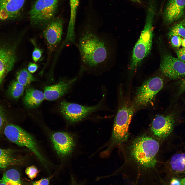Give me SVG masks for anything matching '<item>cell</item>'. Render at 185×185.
Here are the masks:
<instances>
[{"mask_svg": "<svg viewBox=\"0 0 185 185\" xmlns=\"http://www.w3.org/2000/svg\"><path fill=\"white\" fill-rule=\"evenodd\" d=\"M100 31L99 27L88 23L80 29L77 44L81 70L104 67L111 60L112 42L109 35Z\"/></svg>", "mask_w": 185, "mask_h": 185, "instance_id": "1", "label": "cell"}, {"mask_svg": "<svg viewBox=\"0 0 185 185\" xmlns=\"http://www.w3.org/2000/svg\"><path fill=\"white\" fill-rule=\"evenodd\" d=\"M158 141L151 137L143 136L136 139L130 147V154L134 160L145 168L155 166L159 150Z\"/></svg>", "mask_w": 185, "mask_h": 185, "instance_id": "2", "label": "cell"}, {"mask_svg": "<svg viewBox=\"0 0 185 185\" xmlns=\"http://www.w3.org/2000/svg\"><path fill=\"white\" fill-rule=\"evenodd\" d=\"M155 14L147 12L146 21L139 38L133 48L130 68L135 70L151 50L153 37V23Z\"/></svg>", "mask_w": 185, "mask_h": 185, "instance_id": "3", "label": "cell"}, {"mask_svg": "<svg viewBox=\"0 0 185 185\" xmlns=\"http://www.w3.org/2000/svg\"><path fill=\"white\" fill-rule=\"evenodd\" d=\"M134 112L133 106L123 104L119 106L113 125L111 137L113 144H119L127 140L129 125Z\"/></svg>", "mask_w": 185, "mask_h": 185, "instance_id": "4", "label": "cell"}, {"mask_svg": "<svg viewBox=\"0 0 185 185\" xmlns=\"http://www.w3.org/2000/svg\"><path fill=\"white\" fill-rule=\"evenodd\" d=\"M4 132L9 140L19 146L28 148L45 165L47 161L41 153L35 139L30 134L21 127L11 124L6 125Z\"/></svg>", "mask_w": 185, "mask_h": 185, "instance_id": "5", "label": "cell"}, {"mask_svg": "<svg viewBox=\"0 0 185 185\" xmlns=\"http://www.w3.org/2000/svg\"><path fill=\"white\" fill-rule=\"evenodd\" d=\"M59 0H37L29 12L31 24L43 27L53 18Z\"/></svg>", "mask_w": 185, "mask_h": 185, "instance_id": "6", "label": "cell"}, {"mask_svg": "<svg viewBox=\"0 0 185 185\" xmlns=\"http://www.w3.org/2000/svg\"><path fill=\"white\" fill-rule=\"evenodd\" d=\"M102 104L100 101L95 105L87 106L64 101L60 104V109L61 114L66 120L73 123L80 121L92 113L101 109Z\"/></svg>", "mask_w": 185, "mask_h": 185, "instance_id": "7", "label": "cell"}, {"mask_svg": "<svg viewBox=\"0 0 185 185\" xmlns=\"http://www.w3.org/2000/svg\"><path fill=\"white\" fill-rule=\"evenodd\" d=\"M163 80L160 77H155L149 79L138 89L135 98V103L139 106H146L153 100L162 89Z\"/></svg>", "mask_w": 185, "mask_h": 185, "instance_id": "8", "label": "cell"}, {"mask_svg": "<svg viewBox=\"0 0 185 185\" xmlns=\"http://www.w3.org/2000/svg\"><path fill=\"white\" fill-rule=\"evenodd\" d=\"M63 21L60 18H53L44 28L43 35L50 51H54L61 41Z\"/></svg>", "mask_w": 185, "mask_h": 185, "instance_id": "9", "label": "cell"}, {"mask_svg": "<svg viewBox=\"0 0 185 185\" xmlns=\"http://www.w3.org/2000/svg\"><path fill=\"white\" fill-rule=\"evenodd\" d=\"M160 69L166 77L172 79H177L185 76V63L178 58L165 54L162 58Z\"/></svg>", "mask_w": 185, "mask_h": 185, "instance_id": "10", "label": "cell"}, {"mask_svg": "<svg viewBox=\"0 0 185 185\" xmlns=\"http://www.w3.org/2000/svg\"><path fill=\"white\" fill-rule=\"evenodd\" d=\"M54 147L58 155L61 157L70 154L75 146L72 136L64 132H57L53 134L51 137Z\"/></svg>", "mask_w": 185, "mask_h": 185, "instance_id": "11", "label": "cell"}, {"mask_svg": "<svg viewBox=\"0 0 185 185\" xmlns=\"http://www.w3.org/2000/svg\"><path fill=\"white\" fill-rule=\"evenodd\" d=\"M174 122V119L172 115H158L153 120L150 130L156 136L164 139L167 137L172 132Z\"/></svg>", "mask_w": 185, "mask_h": 185, "instance_id": "12", "label": "cell"}, {"mask_svg": "<svg viewBox=\"0 0 185 185\" xmlns=\"http://www.w3.org/2000/svg\"><path fill=\"white\" fill-rule=\"evenodd\" d=\"M185 8V0H168L163 12L164 22L171 23L180 18Z\"/></svg>", "mask_w": 185, "mask_h": 185, "instance_id": "13", "label": "cell"}, {"mask_svg": "<svg viewBox=\"0 0 185 185\" xmlns=\"http://www.w3.org/2000/svg\"><path fill=\"white\" fill-rule=\"evenodd\" d=\"M25 1V0H0V20L18 17Z\"/></svg>", "mask_w": 185, "mask_h": 185, "instance_id": "14", "label": "cell"}, {"mask_svg": "<svg viewBox=\"0 0 185 185\" xmlns=\"http://www.w3.org/2000/svg\"><path fill=\"white\" fill-rule=\"evenodd\" d=\"M75 78L63 80L57 84L45 87L44 93L45 99L53 101L56 100L67 92L76 80Z\"/></svg>", "mask_w": 185, "mask_h": 185, "instance_id": "15", "label": "cell"}, {"mask_svg": "<svg viewBox=\"0 0 185 185\" xmlns=\"http://www.w3.org/2000/svg\"><path fill=\"white\" fill-rule=\"evenodd\" d=\"M16 58L13 51L0 48V84L13 67Z\"/></svg>", "mask_w": 185, "mask_h": 185, "instance_id": "16", "label": "cell"}, {"mask_svg": "<svg viewBox=\"0 0 185 185\" xmlns=\"http://www.w3.org/2000/svg\"><path fill=\"white\" fill-rule=\"evenodd\" d=\"M44 99V92L31 88L26 90L23 101L27 107L33 108L40 105Z\"/></svg>", "mask_w": 185, "mask_h": 185, "instance_id": "17", "label": "cell"}, {"mask_svg": "<svg viewBox=\"0 0 185 185\" xmlns=\"http://www.w3.org/2000/svg\"><path fill=\"white\" fill-rule=\"evenodd\" d=\"M169 164L171 169L175 173H185V153L174 155L171 158Z\"/></svg>", "mask_w": 185, "mask_h": 185, "instance_id": "18", "label": "cell"}, {"mask_svg": "<svg viewBox=\"0 0 185 185\" xmlns=\"http://www.w3.org/2000/svg\"><path fill=\"white\" fill-rule=\"evenodd\" d=\"M79 0H69L70 8V15L66 34L69 38H72L75 36V24L77 10Z\"/></svg>", "mask_w": 185, "mask_h": 185, "instance_id": "19", "label": "cell"}, {"mask_svg": "<svg viewBox=\"0 0 185 185\" xmlns=\"http://www.w3.org/2000/svg\"><path fill=\"white\" fill-rule=\"evenodd\" d=\"M19 161L14 156L12 150L0 148V169L15 164Z\"/></svg>", "mask_w": 185, "mask_h": 185, "instance_id": "20", "label": "cell"}, {"mask_svg": "<svg viewBox=\"0 0 185 185\" xmlns=\"http://www.w3.org/2000/svg\"><path fill=\"white\" fill-rule=\"evenodd\" d=\"M0 185H22L18 172L14 169L7 170L0 180Z\"/></svg>", "mask_w": 185, "mask_h": 185, "instance_id": "21", "label": "cell"}, {"mask_svg": "<svg viewBox=\"0 0 185 185\" xmlns=\"http://www.w3.org/2000/svg\"><path fill=\"white\" fill-rule=\"evenodd\" d=\"M16 78L17 81L24 86L36 80V78L25 68L21 69L18 72Z\"/></svg>", "mask_w": 185, "mask_h": 185, "instance_id": "22", "label": "cell"}, {"mask_svg": "<svg viewBox=\"0 0 185 185\" xmlns=\"http://www.w3.org/2000/svg\"><path fill=\"white\" fill-rule=\"evenodd\" d=\"M24 90V86L17 81H13L11 84L9 91L11 96L13 98H19L23 94Z\"/></svg>", "mask_w": 185, "mask_h": 185, "instance_id": "23", "label": "cell"}, {"mask_svg": "<svg viewBox=\"0 0 185 185\" xmlns=\"http://www.w3.org/2000/svg\"><path fill=\"white\" fill-rule=\"evenodd\" d=\"M169 38L174 36H178L185 38V27L182 23L176 24L172 27L168 33Z\"/></svg>", "mask_w": 185, "mask_h": 185, "instance_id": "24", "label": "cell"}, {"mask_svg": "<svg viewBox=\"0 0 185 185\" xmlns=\"http://www.w3.org/2000/svg\"><path fill=\"white\" fill-rule=\"evenodd\" d=\"M38 172L37 168L34 166H31L27 167L25 170V173L28 177L33 180L36 176Z\"/></svg>", "mask_w": 185, "mask_h": 185, "instance_id": "25", "label": "cell"}, {"mask_svg": "<svg viewBox=\"0 0 185 185\" xmlns=\"http://www.w3.org/2000/svg\"><path fill=\"white\" fill-rule=\"evenodd\" d=\"M33 43L35 47L32 53V58L33 61L35 62H37L41 58L42 53V50L35 45L34 42L31 41Z\"/></svg>", "mask_w": 185, "mask_h": 185, "instance_id": "26", "label": "cell"}, {"mask_svg": "<svg viewBox=\"0 0 185 185\" xmlns=\"http://www.w3.org/2000/svg\"><path fill=\"white\" fill-rule=\"evenodd\" d=\"M172 45L175 47L178 48L181 45L182 38L180 36H174L170 38Z\"/></svg>", "mask_w": 185, "mask_h": 185, "instance_id": "27", "label": "cell"}, {"mask_svg": "<svg viewBox=\"0 0 185 185\" xmlns=\"http://www.w3.org/2000/svg\"><path fill=\"white\" fill-rule=\"evenodd\" d=\"M178 58L181 61L185 63V53L184 48H181L176 51Z\"/></svg>", "mask_w": 185, "mask_h": 185, "instance_id": "28", "label": "cell"}, {"mask_svg": "<svg viewBox=\"0 0 185 185\" xmlns=\"http://www.w3.org/2000/svg\"><path fill=\"white\" fill-rule=\"evenodd\" d=\"M49 178H43L33 182V185H49Z\"/></svg>", "mask_w": 185, "mask_h": 185, "instance_id": "29", "label": "cell"}, {"mask_svg": "<svg viewBox=\"0 0 185 185\" xmlns=\"http://www.w3.org/2000/svg\"><path fill=\"white\" fill-rule=\"evenodd\" d=\"M37 68L38 66L35 63L30 62L28 66L27 69L30 73H33L35 72L37 70Z\"/></svg>", "mask_w": 185, "mask_h": 185, "instance_id": "30", "label": "cell"}, {"mask_svg": "<svg viewBox=\"0 0 185 185\" xmlns=\"http://www.w3.org/2000/svg\"><path fill=\"white\" fill-rule=\"evenodd\" d=\"M5 119L4 112L0 106V129L3 125Z\"/></svg>", "mask_w": 185, "mask_h": 185, "instance_id": "31", "label": "cell"}, {"mask_svg": "<svg viewBox=\"0 0 185 185\" xmlns=\"http://www.w3.org/2000/svg\"><path fill=\"white\" fill-rule=\"evenodd\" d=\"M181 179L176 178H173L171 180L170 185H181Z\"/></svg>", "mask_w": 185, "mask_h": 185, "instance_id": "32", "label": "cell"}, {"mask_svg": "<svg viewBox=\"0 0 185 185\" xmlns=\"http://www.w3.org/2000/svg\"><path fill=\"white\" fill-rule=\"evenodd\" d=\"M180 88V93L185 91V78L181 82Z\"/></svg>", "mask_w": 185, "mask_h": 185, "instance_id": "33", "label": "cell"}, {"mask_svg": "<svg viewBox=\"0 0 185 185\" xmlns=\"http://www.w3.org/2000/svg\"><path fill=\"white\" fill-rule=\"evenodd\" d=\"M71 185H82V184L78 183L73 177H72Z\"/></svg>", "mask_w": 185, "mask_h": 185, "instance_id": "34", "label": "cell"}, {"mask_svg": "<svg viewBox=\"0 0 185 185\" xmlns=\"http://www.w3.org/2000/svg\"><path fill=\"white\" fill-rule=\"evenodd\" d=\"M181 185H185V178L181 179Z\"/></svg>", "mask_w": 185, "mask_h": 185, "instance_id": "35", "label": "cell"}, {"mask_svg": "<svg viewBox=\"0 0 185 185\" xmlns=\"http://www.w3.org/2000/svg\"><path fill=\"white\" fill-rule=\"evenodd\" d=\"M181 45L184 48H185V38L182 39Z\"/></svg>", "mask_w": 185, "mask_h": 185, "instance_id": "36", "label": "cell"}, {"mask_svg": "<svg viewBox=\"0 0 185 185\" xmlns=\"http://www.w3.org/2000/svg\"><path fill=\"white\" fill-rule=\"evenodd\" d=\"M131 1L137 3H141V0H130Z\"/></svg>", "mask_w": 185, "mask_h": 185, "instance_id": "37", "label": "cell"}, {"mask_svg": "<svg viewBox=\"0 0 185 185\" xmlns=\"http://www.w3.org/2000/svg\"><path fill=\"white\" fill-rule=\"evenodd\" d=\"M183 25L185 27V21H183L182 23Z\"/></svg>", "mask_w": 185, "mask_h": 185, "instance_id": "38", "label": "cell"}, {"mask_svg": "<svg viewBox=\"0 0 185 185\" xmlns=\"http://www.w3.org/2000/svg\"><path fill=\"white\" fill-rule=\"evenodd\" d=\"M184 48V51H185V48Z\"/></svg>", "mask_w": 185, "mask_h": 185, "instance_id": "39", "label": "cell"}]
</instances>
